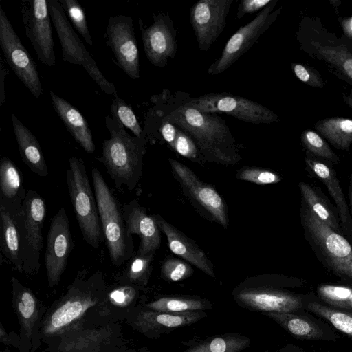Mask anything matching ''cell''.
Segmentation results:
<instances>
[{
    "label": "cell",
    "instance_id": "cell-34",
    "mask_svg": "<svg viewBox=\"0 0 352 352\" xmlns=\"http://www.w3.org/2000/svg\"><path fill=\"white\" fill-rule=\"evenodd\" d=\"M302 197L307 207L318 217V219L330 227L332 230L340 233L338 221L326 204L325 201L307 183H299Z\"/></svg>",
    "mask_w": 352,
    "mask_h": 352
},
{
    "label": "cell",
    "instance_id": "cell-43",
    "mask_svg": "<svg viewBox=\"0 0 352 352\" xmlns=\"http://www.w3.org/2000/svg\"><path fill=\"white\" fill-rule=\"evenodd\" d=\"M291 67L296 76L303 83L316 88L324 87L322 76L314 67L297 63H292Z\"/></svg>",
    "mask_w": 352,
    "mask_h": 352
},
{
    "label": "cell",
    "instance_id": "cell-7",
    "mask_svg": "<svg viewBox=\"0 0 352 352\" xmlns=\"http://www.w3.org/2000/svg\"><path fill=\"white\" fill-rule=\"evenodd\" d=\"M304 228L331 270L352 280V246L340 233L320 221L308 208L302 211Z\"/></svg>",
    "mask_w": 352,
    "mask_h": 352
},
{
    "label": "cell",
    "instance_id": "cell-1",
    "mask_svg": "<svg viewBox=\"0 0 352 352\" xmlns=\"http://www.w3.org/2000/svg\"><path fill=\"white\" fill-rule=\"evenodd\" d=\"M153 102L155 105L149 113L170 122L186 133L207 159L229 164L240 158L235 149V140L220 116L202 112L185 103L165 110Z\"/></svg>",
    "mask_w": 352,
    "mask_h": 352
},
{
    "label": "cell",
    "instance_id": "cell-25",
    "mask_svg": "<svg viewBox=\"0 0 352 352\" xmlns=\"http://www.w3.org/2000/svg\"><path fill=\"white\" fill-rule=\"evenodd\" d=\"M206 316L203 311L182 313L148 311L140 314L138 324L144 331L168 332L190 325Z\"/></svg>",
    "mask_w": 352,
    "mask_h": 352
},
{
    "label": "cell",
    "instance_id": "cell-12",
    "mask_svg": "<svg viewBox=\"0 0 352 352\" xmlns=\"http://www.w3.org/2000/svg\"><path fill=\"white\" fill-rule=\"evenodd\" d=\"M106 38L119 67L131 78H139V51L132 18L124 15L109 17Z\"/></svg>",
    "mask_w": 352,
    "mask_h": 352
},
{
    "label": "cell",
    "instance_id": "cell-19",
    "mask_svg": "<svg viewBox=\"0 0 352 352\" xmlns=\"http://www.w3.org/2000/svg\"><path fill=\"white\" fill-rule=\"evenodd\" d=\"M23 207L27 245V261L24 272H36L40 267V252L43 247L42 228L45 218V203L36 191L29 189L23 199Z\"/></svg>",
    "mask_w": 352,
    "mask_h": 352
},
{
    "label": "cell",
    "instance_id": "cell-23",
    "mask_svg": "<svg viewBox=\"0 0 352 352\" xmlns=\"http://www.w3.org/2000/svg\"><path fill=\"white\" fill-rule=\"evenodd\" d=\"M53 107L75 140L89 154L96 146L89 124L81 113L63 98L50 91Z\"/></svg>",
    "mask_w": 352,
    "mask_h": 352
},
{
    "label": "cell",
    "instance_id": "cell-39",
    "mask_svg": "<svg viewBox=\"0 0 352 352\" xmlns=\"http://www.w3.org/2000/svg\"><path fill=\"white\" fill-rule=\"evenodd\" d=\"M64 11L69 17L75 29L90 45H93L86 16L82 8L76 0H59Z\"/></svg>",
    "mask_w": 352,
    "mask_h": 352
},
{
    "label": "cell",
    "instance_id": "cell-24",
    "mask_svg": "<svg viewBox=\"0 0 352 352\" xmlns=\"http://www.w3.org/2000/svg\"><path fill=\"white\" fill-rule=\"evenodd\" d=\"M12 121L22 160L33 173L41 177L47 176V166L36 138L14 113Z\"/></svg>",
    "mask_w": 352,
    "mask_h": 352
},
{
    "label": "cell",
    "instance_id": "cell-47",
    "mask_svg": "<svg viewBox=\"0 0 352 352\" xmlns=\"http://www.w3.org/2000/svg\"><path fill=\"white\" fill-rule=\"evenodd\" d=\"M135 294V289L131 287H122L113 290L110 294V299L118 305L124 304L127 300L131 299Z\"/></svg>",
    "mask_w": 352,
    "mask_h": 352
},
{
    "label": "cell",
    "instance_id": "cell-14",
    "mask_svg": "<svg viewBox=\"0 0 352 352\" xmlns=\"http://www.w3.org/2000/svg\"><path fill=\"white\" fill-rule=\"evenodd\" d=\"M25 34L39 60L52 67L56 63L51 16L47 0H32L22 11Z\"/></svg>",
    "mask_w": 352,
    "mask_h": 352
},
{
    "label": "cell",
    "instance_id": "cell-46",
    "mask_svg": "<svg viewBox=\"0 0 352 352\" xmlns=\"http://www.w3.org/2000/svg\"><path fill=\"white\" fill-rule=\"evenodd\" d=\"M273 0H242L238 6L236 17L241 19L247 14L263 10Z\"/></svg>",
    "mask_w": 352,
    "mask_h": 352
},
{
    "label": "cell",
    "instance_id": "cell-40",
    "mask_svg": "<svg viewBox=\"0 0 352 352\" xmlns=\"http://www.w3.org/2000/svg\"><path fill=\"white\" fill-rule=\"evenodd\" d=\"M153 254L144 256L133 255L126 269V278L133 283H146L150 272Z\"/></svg>",
    "mask_w": 352,
    "mask_h": 352
},
{
    "label": "cell",
    "instance_id": "cell-36",
    "mask_svg": "<svg viewBox=\"0 0 352 352\" xmlns=\"http://www.w3.org/2000/svg\"><path fill=\"white\" fill-rule=\"evenodd\" d=\"M114 96L115 98L110 107L111 117L116 118L124 127L130 129L134 136L144 138L143 129L133 109L117 94Z\"/></svg>",
    "mask_w": 352,
    "mask_h": 352
},
{
    "label": "cell",
    "instance_id": "cell-35",
    "mask_svg": "<svg viewBox=\"0 0 352 352\" xmlns=\"http://www.w3.org/2000/svg\"><path fill=\"white\" fill-rule=\"evenodd\" d=\"M319 298L330 307L352 311V288L347 286L322 285L317 289Z\"/></svg>",
    "mask_w": 352,
    "mask_h": 352
},
{
    "label": "cell",
    "instance_id": "cell-16",
    "mask_svg": "<svg viewBox=\"0 0 352 352\" xmlns=\"http://www.w3.org/2000/svg\"><path fill=\"white\" fill-rule=\"evenodd\" d=\"M0 219L1 252L15 269L24 271L27 245L23 204L16 206L0 202Z\"/></svg>",
    "mask_w": 352,
    "mask_h": 352
},
{
    "label": "cell",
    "instance_id": "cell-38",
    "mask_svg": "<svg viewBox=\"0 0 352 352\" xmlns=\"http://www.w3.org/2000/svg\"><path fill=\"white\" fill-rule=\"evenodd\" d=\"M300 137L303 145L314 155L333 163H337L339 161L338 155L317 132L309 129L305 130L301 133Z\"/></svg>",
    "mask_w": 352,
    "mask_h": 352
},
{
    "label": "cell",
    "instance_id": "cell-20",
    "mask_svg": "<svg viewBox=\"0 0 352 352\" xmlns=\"http://www.w3.org/2000/svg\"><path fill=\"white\" fill-rule=\"evenodd\" d=\"M122 214L129 236H139L140 242L136 254L144 256L153 254L160 247V228L152 216L138 200L133 199L122 207Z\"/></svg>",
    "mask_w": 352,
    "mask_h": 352
},
{
    "label": "cell",
    "instance_id": "cell-17",
    "mask_svg": "<svg viewBox=\"0 0 352 352\" xmlns=\"http://www.w3.org/2000/svg\"><path fill=\"white\" fill-rule=\"evenodd\" d=\"M153 20L146 28L140 27L144 50L153 65L163 67L177 53L176 32L173 22L167 14L159 13L154 16Z\"/></svg>",
    "mask_w": 352,
    "mask_h": 352
},
{
    "label": "cell",
    "instance_id": "cell-15",
    "mask_svg": "<svg viewBox=\"0 0 352 352\" xmlns=\"http://www.w3.org/2000/svg\"><path fill=\"white\" fill-rule=\"evenodd\" d=\"M234 0H199L190 10V21L198 47L206 51L222 33Z\"/></svg>",
    "mask_w": 352,
    "mask_h": 352
},
{
    "label": "cell",
    "instance_id": "cell-41",
    "mask_svg": "<svg viewBox=\"0 0 352 352\" xmlns=\"http://www.w3.org/2000/svg\"><path fill=\"white\" fill-rule=\"evenodd\" d=\"M236 177L239 179L258 185L276 184L281 180V177L276 173L255 167H243L238 170Z\"/></svg>",
    "mask_w": 352,
    "mask_h": 352
},
{
    "label": "cell",
    "instance_id": "cell-3",
    "mask_svg": "<svg viewBox=\"0 0 352 352\" xmlns=\"http://www.w3.org/2000/svg\"><path fill=\"white\" fill-rule=\"evenodd\" d=\"M232 296L241 307L261 314L300 313L308 302L302 296L285 289L283 279L272 274L247 278L234 287Z\"/></svg>",
    "mask_w": 352,
    "mask_h": 352
},
{
    "label": "cell",
    "instance_id": "cell-31",
    "mask_svg": "<svg viewBox=\"0 0 352 352\" xmlns=\"http://www.w3.org/2000/svg\"><path fill=\"white\" fill-rule=\"evenodd\" d=\"M153 311L168 313H182L203 311L212 308L210 302L197 296H166L162 297L148 304Z\"/></svg>",
    "mask_w": 352,
    "mask_h": 352
},
{
    "label": "cell",
    "instance_id": "cell-51",
    "mask_svg": "<svg viewBox=\"0 0 352 352\" xmlns=\"http://www.w3.org/2000/svg\"><path fill=\"white\" fill-rule=\"evenodd\" d=\"M349 197H350V204H351V208L352 211V177L350 179V184H349Z\"/></svg>",
    "mask_w": 352,
    "mask_h": 352
},
{
    "label": "cell",
    "instance_id": "cell-22",
    "mask_svg": "<svg viewBox=\"0 0 352 352\" xmlns=\"http://www.w3.org/2000/svg\"><path fill=\"white\" fill-rule=\"evenodd\" d=\"M262 314L276 321L293 336L300 339L329 341L337 338L336 334L328 327L301 312H266Z\"/></svg>",
    "mask_w": 352,
    "mask_h": 352
},
{
    "label": "cell",
    "instance_id": "cell-2",
    "mask_svg": "<svg viewBox=\"0 0 352 352\" xmlns=\"http://www.w3.org/2000/svg\"><path fill=\"white\" fill-rule=\"evenodd\" d=\"M105 124L110 138L102 143L99 160L119 192L124 186L132 191L142 176L146 141L131 135L116 118L107 116Z\"/></svg>",
    "mask_w": 352,
    "mask_h": 352
},
{
    "label": "cell",
    "instance_id": "cell-10",
    "mask_svg": "<svg viewBox=\"0 0 352 352\" xmlns=\"http://www.w3.org/2000/svg\"><path fill=\"white\" fill-rule=\"evenodd\" d=\"M0 46L6 59L19 79L38 99L43 89L36 63L21 43L8 20L0 8Z\"/></svg>",
    "mask_w": 352,
    "mask_h": 352
},
{
    "label": "cell",
    "instance_id": "cell-18",
    "mask_svg": "<svg viewBox=\"0 0 352 352\" xmlns=\"http://www.w3.org/2000/svg\"><path fill=\"white\" fill-rule=\"evenodd\" d=\"M169 162L180 183L191 197L208 211L218 223L227 228L229 220L226 207L217 191L200 180L185 164L173 159H169Z\"/></svg>",
    "mask_w": 352,
    "mask_h": 352
},
{
    "label": "cell",
    "instance_id": "cell-29",
    "mask_svg": "<svg viewBox=\"0 0 352 352\" xmlns=\"http://www.w3.org/2000/svg\"><path fill=\"white\" fill-rule=\"evenodd\" d=\"M316 54L336 72V74L352 85V54L342 45H324L311 43Z\"/></svg>",
    "mask_w": 352,
    "mask_h": 352
},
{
    "label": "cell",
    "instance_id": "cell-27",
    "mask_svg": "<svg viewBox=\"0 0 352 352\" xmlns=\"http://www.w3.org/2000/svg\"><path fill=\"white\" fill-rule=\"evenodd\" d=\"M306 164L314 174L325 184L330 195L336 204L340 219L344 226L349 222L348 206L342 190L333 170L316 160L306 158Z\"/></svg>",
    "mask_w": 352,
    "mask_h": 352
},
{
    "label": "cell",
    "instance_id": "cell-9",
    "mask_svg": "<svg viewBox=\"0 0 352 352\" xmlns=\"http://www.w3.org/2000/svg\"><path fill=\"white\" fill-rule=\"evenodd\" d=\"M276 3L273 0L253 20L239 28L227 41L220 57L208 69L209 74L223 73L254 44L279 14L281 8L274 10Z\"/></svg>",
    "mask_w": 352,
    "mask_h": 352
},
{
    "label": "cell",
    "instance_id": "cell-4",
    "mask_svg": "<svg viewBox=\"0 0 352 352\" xmlns=\"http://www.w3.org/2000/svg\"><path fill=\"white\" fill-rule=\"evenodd\" d=\"M101 226L111 263L118 267L133 256V238L127 234L120 205L100 172L91 170Z\"/></svg>",
    "mask_w": 352,
    "mask_h": 352
},
{
    "label": "cell",
    "instance_id": "cell-45",
    "mask_svg": "<svg viewBox=\"0 0 352 352\" xmlns=\"http://www.w3.org/2000/svg\"><path fill=\"white\" fill-rule=\"evenodd\" d=\"M147 118L159 120V131L163 139L172 147L177 134V127L170 122L161 119L148 112Z\"/></svg>",
    "mask_w": 352,
    "mask_h": 352
},
{
    "label": "cell",
    "instance_id": "cell-48",
    "mask_svg": "<svg viewBox=\"0 0 352 352\" xmlns=\"http://www.w3.org/2000/svg\"><path fill=\"white\" fill-rule=\"evenodd\" d=\"M339 22L344 34L352 40V15L349 17L339 18Z\"/></svg>",
    "mask_w": 352,
    "mask_h": 352
},
{
    "label": "cell",
    "instance_id": "cell-42",
    "mask_svg": "<svg viewBox=\"0 0 352 352\" xmlns=\"http://www.w3.org/2000/svg\"><path fill=\"white\" fill-rule=\"evenodd\" d=\"M192 268L186 262L178 258L166 259L161 267L162 276L168 281H180L192 274Z\"/></svg>",
    "mask_w": 352,
    "mask_h": 352
},
{
    "label": "cell",
    "instance_id": "cell-33",
    "mask_svg": "<svg viewBox=\"0 0 352 352\" xmlns=\"http://www.w3.org/2000/svg\"><path fill=\"white\" fill-rule=\"evenodd\" d=\"M16 305L23 328L31 332L37 316L36 301L31 291L12 278Z\"/></svg>",
    "mask_w": 352,
    "mask_h": 352
},
{
    "label": "cell",
    "instance_id": "cell-44",
    "mask_svg": "<svg viewBox=\"0 0 352 352\" xmlns=\"http://www.w3.org/2000/svg\"><path fill=\"white\" fill-rule=\"evenodd\" d=\"M172 148L182 156L194 160L197 157L198 148L194 140L184 131L177 128V134Z\"/></svg>",
    "mask_w": 352,
    "mask_h": 352
},
{
    "label": "cell",
    "instance_id": "cell-13",
    "mask_svg": "<svg viewBox=\"0 0 352 352\" xmlns=\"http://www.w3.org/2000/svg\"><path fill=\"white\" fill-rule=\"evenodd\" d=\"M72 248L69 219L65 208L62 207L52 219L46 239L45 265L51 287L60 281Z\"/></svg>",
    "mask_w": 352,
    "mask_h": 352
},
{
    "label": "cell",
    "instance_id": "cell-5",
    "mask_svg": "<svg viewBox=\"0 0 352 352\" xmlns=\"http://www.w3.org/2000/svg\"><path fill=\"white\" fill-rule=\"evenodd\" d=\"M66 173L68 191L82 238L98 248L104 240L97 202L87 177L84 162L71 157Z\"/></svg>",
    "mask_w": 352,
    "mask_h": 352
},
{
    "label": "cell",
    "instance_id": "cell-49",
    "mask_svg": "<svg viewBox=\"0 0 352 352\" xmlns=\"http://www.w3.org/2000/svg\"><path fill=\"white\" fill-rule=\"evenodd\" d=\"M278 352H310L304 350L298 346L294 344H287L281 348Z\"/></svg>",
    "mask_w": 352,
    "mask_h": 352
},
{
    "label": "cell",
    "instance_id": "cell-21",
    "mask_svg": "<svg viewBox=\"0 0 352 352\" xmlns=\"http://www.w3.org/2000/svg\"><path fill=\"white\" fill-rule=\"evenodd\" d=\"M152 217L160 230L166 236L168 247L173 253L183 258L210 276H215L210 261L201 248L160 215L153 214Z\"/></svg>",
    "mask_w": 352,
    "mask_h": 352
},
{
    "label": "cell",
    "instance_id": "cell-8",
    "mask_svg": "<svg viewBox=\"0 0 352 352\" xmlns=\"http://www.w3.org/2000/svg\"><path fill=\"white\" fill-rule=\"evenodd\" d=\"M185 104L204 113H224L254 124H270L280 120L274 112L265 106L228 93L205 94L188 99Z\"/></svg>",
    "mask_w": 352,
    "mask_h": 352
},
{
    "label": "cell",
    "instance_id": "cell-32",
    "mask_svg": "<svg viewBox=\"0 0 352 352\" xmlns=\"http://www.w3.org/2000/svg\"><path fill=\"white\" fill-rule=\"evenodd\" d=\"M305 309L325 319L336 329L352 337V311L337 309L317 301H309Z\"/></svg>",
    "mask_w": 352,
    "mask_h": 352
},
{
    "label": "cell",
    "instance_id": "cell-6",
    "mask_svg": "<svg viewBox=\"0 0 352 352\" xmlns=\"http://www.w3.org/2000/svg\"><path fill=\"white\" fill-rule=\"evenodd\" d=\"M47 3L61 46L63 60L82 66L101 90L106 94L116 95V87L107 80L98 67L95 60L69 23L59 1L49 0Z\"/></svg>",
    "mask_w": 352,
    "mask_h": 352
},
{
    "label": "cell",
    "instance_id": "cell-28",
    "mask_svg": "<svg viewBox=\"0 0 352 352\" xmlns=\"http://www.w3.org/2000/svg\"><path fill=\"white\" fill-rule=\"evenodd\" d=\"M320 135L334 147L349 150L352 144V119L332 117L318 120L314 125Z\"/></svg>",
    "mask_w": 352,
    "mask_h": 352
},
{
    "label": "cell",
    "instance_id": "cell-30",
    "mask_svg": "<svg viewBox=\"0 0 352 352\" xmlns=\"http://www.w3.org/2000/svg\"><path fill=\"white\" fill-rule=\"evenodd\" d=\"M251 341L239 333H226L210 337L184 352H241Z\"/></svg>",
    "mask_w": 352,
    "mask_h": 352
},
{
    "label": "cell",
    "instance_id": "cell-11",
    "mask_svg": "<svg viewBox=\"0 0 352 352\" xmlns=\"http://www.w3.org/2000/svg\"><path fill=\"white\" fill-rule=\"evenodd\" d=\"M100 278L101 274L98 272L87 280L82 278L76 279L69 289L67 298L47 320L44 333L48 335L60 333L94 306L96 303L94 287Z\"/></svg>",
    "mask_w": 352,
    "mask_h": 352
},
{
    "label": "cell",
    "instance_id": "cell-37",
    "mask_svg": "<svg viewBox=\"0 0 352 352\" xmlns=\"http://www.w3.org/2000/svg\"><path fill=\"white\" fill-rule=\"evenodd\" d=\"M104 329L89 331L69 338L61 346V352H85L102 344L107 336Z\"/></svg>",
    "mask_w": 352,
    "mask_h": 352
},
{
    "label": "cell",
    "instance_id": "cell-50",
    "mask_svg": "<svg viewBox=\"0 0 352 352\" xmlns=\"http://www.w3.org/2000/svg\"><path fill=\"white\" fill-rule=\"evenodd\" d=\"M343 100L345 103L352 109V91L349 94H346L343 96Z\"/></svg>",
    "mask_w": 352,
    "mask_h": 352
},
{
    "label": "cell",
    "instance_id": "cell-26",
    "mask_svg": "<svg viewBox=\"0 0 352 352\" xmlns=\"http://www.w3.org/2000/svg\"><path fill=\"white\" fill-rule=\"evenodd\" d=\"M0 202L17 206L23 204L27 190L18 168L7 157L0 163Z\"/></svg>",
    "mask_w": 352,
    "mask_h": 352
}]
</instances>
